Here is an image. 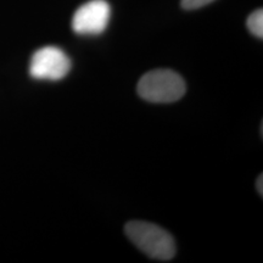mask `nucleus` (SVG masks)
Segmentation results:
<instances>
[{
    "mask_svg": "<svg viewBox=\"0 0 263 263\" xmlns=\"http://www.w3.org/2000/svg\"><path fill=\"white\" fill-rule=\"evenodd\" d=\"M128 239L147 257L171 261L177 252L173 236L161 227L145 221H130L124 227Z\"/></svg>",
    "mask_w": 263,
    "mask_h": 263,
    "instance_id": "nucleus-1",
    "label": "nucleus"
},
{
    "mask_svg": "<svg viewBox=\"0 0 263 263\" xmlns=\"http://www.w3.org/2000/svg\"><path fill=\"white\" fill-rule=\"evenodd\" d=\"M137 91L149 103L170 104L184 97L186 84L182 76L172 70H154L140 78Z\"/></svg>",
    "mask_w": 263,
    "mask_h": 263,
    "instance_id": "nucleus-2",
    "label": "nucleus"
},
{
    "mask_svg": "<svg viewBox=\"0 0 263 263\" xmlns=\"http://www.w3.org/2000/svg\"><path fill=\"white\" fill-rule=\"evenodd\" d=\"M72 61L58 47H44L33 54L29 64V74L34 80L61 81L70 73Z\"/></svg>",
    "mask_w": 263,
    "mask_h": 263,
    "instance_id": "nucleus-3",
    "label": "nucleus"
},
{
    "mask_svg": "<svg viewBox=\"0 0 263 263\" xmlns=\"http://www.w3.org/2000/svg\"><path fill=\"white\" fill-rule=\"evenodd\" d=\"M111 17V6L106 0H90L76 10L72 29L81 35H98L106 29Z\"/></svg>",
    "mask_w": 263,
    "mask_h": 263,
    "instance_id": "nucleus-4",
    "label": "nucleus"
},
{
    "mask_svg": "<svg viewBox=\"0 0 263 263\" xmlns=\"http://www.w3.org/2000/svg\"><path fill=\"white\" fill-rule=\"evenodd\" d=\"M249 31L259 39L263 38V11L262 9L256 10L248 17L246 21Z\"/></svg>",
    "mask_w": 263,
    "mask_h": 263,
    "instance_id": "nucleus-5",
    "label": "nucleus"
},
{
    "mask_svg": "<svg viewBox=\"0 0 263 263\" xmlns=\"http://www.w3.org/2000/svg\"><path fill=\"white\" fill-rule=\"evenodd\" d=\"M215 0H182V6L185 10H196L211 4Z\"/></svg>",
    "mask_w": 263,
    "mask_h": 263,
    "instance_id": "nucleus-6",
    "label": "nucleus"
},
{
    "mask_svg": "<svg viewBox=\"0 0 263 263\" xmlns=\"http://www.w3.org/2000/svg\"><path fill=\"white\" fill-rule=\"evenodd\" d=\"M256 186H257V192L259 195H263V177L262 174L257 178V182H256Z\"/></svg>",
    "mask_w": 263,
    "mask_h": 263,
    "instance_id": "nucleus-7",
    "label": "nucleus"
}]
</instances>
